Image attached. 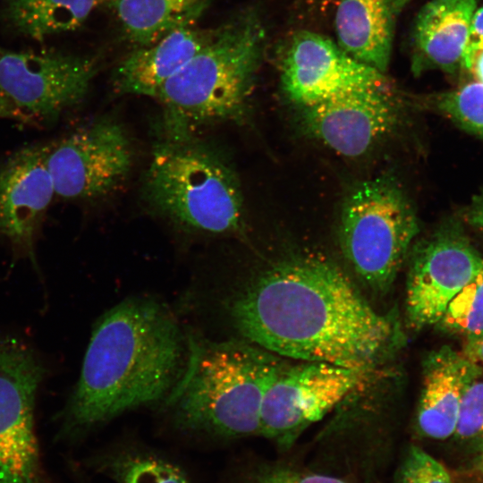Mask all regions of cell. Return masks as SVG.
<instances>
[{"mask_svg": "<svg viewBox=\"0 0 483 483\" xmlns=\"http://www.w3.org/2000/svg\"><path fill=\"white\" fill-rule=\"evenodd\" d=\"M222 302L244 340L280 357L373 369L402 343L394 315L375 310L319 254L273 261L235 284Z\"/></svg>", "mask_w": 483, "mask_h": 483, "instance_id": "obj_1", "label": "cell"}, {"mask_svg": "<svg viewBox=\"0 0 483 483\" xmlns=\"http://www.w3.org/2000/svg\"><path fill=\"white\" fill-rule=\"evenodd\" d=\"M188 343L172 310L154 297L131 296L106 311L57 416V438L79 441L128 411L165 402L185 369Z\"/></svg>", "mask_w": 483, "mask_h": 483, "instance_id": "obj_2", "label": "cell"}, {"mask_svg": "<svg viewBox=\"0 0 483 483\" xmlns=\"http://www.w3.org/2000/svg\"><path fill=\"white\" fill-rule=\"evenodd\" d=\"M188 340L185 369L164 402L172 429L203 444L259 436L263 396L285 362L244 339Z\"/></svg>", "mask_w": 483, "mask_h": 483, "instance_id": "obj_3", "label": "cell"}, {"mask_svg": "<svg viewBox=\"0 0 483 483\" xmlns=\"http://www.w3.org/2000/svg\"><path fill=\"white\" fill-rule=\"evenodd\" d=\"M258 12L242 11L212 30L208 42L160 88L163 133L193 134L221 123L242 122L265 46Z\"/></svg>", "mask_w": 483, "mask_h": 483, "instance_id": "obj_4", "label": "cell"}, {"mask_svg": "<svg viewBox=\"0 0 483 483\" xmlns=\"http://www.w3.org/2000/svg\"><path fill=\"white\" fill-rule=\"evenodd\" d=\"M163 135L145 175L144 193L150 206L188 231L242 235V191L229 163L193 134Z\"/></svg>", "mask_w": 483, "mask_h": 483, "instance_id": "obj_5", "label": "cell"}, {"mask_svg": "<svg viewBox=\"0 0 483 483\" xmlns=\"http://www.w3.org/2000/svg\"><path fill=\"white\" fill-rule=\"evenodd\" d=\"M418 233L414 208L389 175L360 182L343 201L339 245L359 278L375 291L392 285Z\"/></svg>", "mask_w": 483, "mask_h": 483, "instance_id": "obj_6", "label": "cell"}, {"mask_svg": "<svg viewBox=\"0 0 483 483\" xmlns=\"http://www.w3.org/2000/svg\"><path fill=\"white\" fill-rule=\"evenodd\" d=\"M46 375L30 346L0 336V483H46L34 414Z\"/></svg>", "mask_w": 483, "mask_h": 483, "instance_id": "obj_7", "label": "cell"}, {"mask_svg": "<svg viewBox=\"0 0 483 483\" xmlns=\"http://www.w3.org/2000/svg\"><path fill=\"white\" fill-rule=\"evenodd\" d=\"M369 372L372 369L325 362L284 363L263 396L259 436L290 445L306 427L359 388Z\"/></svg>", "mask_w": 483, "mask_h": 483, "instance_id": "obj_8", "label": "cell"}, {"mask_svg": "<svg viewBox=\"0 0 483 483\" xmlns=\"http://www.w3.org/2000/svg\"><path fill=\"white\" fill-rule=\"evenodd\" d=\"M47 165L55 196L92 199L123 182L132 165V151L122 125L100 119L51 143Z\"/></svg>", "mask_w": 483, "mask_h": 483, "instance_id": "obj_9", "label": "cell"}, {"mask_svg": "<svg viewBox=\"0 0 483 483\" xmlns=\"http://www.w3.org/2000/svg\"><path fill=\"white\" fill-rule=\"evenodd\" d=\"M97 72L93 58L0 47V89L29 122H53L87 94Z\"/></svg>", "mask_w": 483, "mask_h": 483, "instance_id": "obj_10", "label": "cell"}, {"mask_svg": "<svg viewBox=\"0 0 483 483\" xmlns=\"http://www.w3.org/2000/svg\"><path fill=\"white\" fill-rule=\"evenodd\" d=\"M483 266V258L457 225H444L413 247L407 277L409 326L437 324L448 304Z\"/></svg>", "mask_w": 483, "mask_h": 483, "instance_id": "obj_11", "label": "cell"}, {"mask_svg": "<svg viewBox=\"0 0 483 483\" xmlns=\"http://www.w3.org/2000/svg\"><path fill=\"white\" fill-rule=\"evenodd\" d=\"M285 96L305 106L342 95L387 87L383 72L348 55L331 39L301 31L292 39L281 65Z\"/></svg>", "mask_w": 483, "mask_h": 483, "instance_id": "obj_12", "label": "cell"}, {"mask_svg": "<svg viewBox=\"0 0 483 483\" xmlns=\"http://www.w3.org/2000/svg\"><path fill=\"white\" fill-rule=\"evenodd\" d=\"M301 128L335 153L360 157L391 134L401 122V106L389 87L342 95L301 106Z\"/></svg>", "mask_w": 483, "mask_h": 483, "instance_id": "obj_13", "label": "cell"}, {"mask_svg": "<svg viewBox=\"0 0 483 483\" xmlns=\"http://www.w3.org/2000/svg\"><path fill=\"white\" fill-rule=\"evenodd\" d=\"M50 144L15 152L0 169V237L30 254L38 226L55 196L48 169Z\"/></svg>", "mask_w": 483, "mask_h": 483, "instance_id": "obj_14", "label": "cell"}, {"mask_svg": "<svg viewBox=\"0 0 483 483\" xmlns=\"http://www.w3.org/2000/svg\"><path fill=\"white\" fill-rule=\"evenodd\" d=\"M480 374V365L449 346L432 351L426 357L417 411L422 434L435 439L454 435L462 398Z\"/></svg>", "mask_w": 483, "mask_h": 483, "instance_id": "obj_15", "label": "cell"}, {"mask_svg": "<svg viewBox=\"0 0 483 483\" xmlns=\"http://www.w3.org/2000/svg\"><path fill=\"white\" fill-rule=\"evenodd\" d=\"M212 30L186 25L148 46L136 47L114 70L115 89L121 94L156 98L162 85L208 42Z\"/></svg>", "mask_w": 483, "mask_h": 483, "instance_id": "obj_16", "label": "cell"}, {"mask_svg": "<svg viewBox=\"0 0 483 483\" xmlns=\"http://www.w3.org/2000/svg\"><path fill=\"white\" fill-rule=\"evenodd\" d=\"M477 0H431L419 13L413 30L415 68L449 73L462 68L470 41Z\"/></svg>", "mask_w": 483, "mask_h": 483, "instance_id": "obj_17", "label": "cell"}, {"mask_svg": "<svg viewBox=\"0 0 483 483\" xmlns=\"http://www.w3.org/2000/svg\"><path fill=\"white\" fill-rule=\"evenodd\" d=\"M406 0H339L338 45L359 62L381 72L388 67L395 19Z\"/></svg>", "mask_w": 483, "mask_h": 483, "instance_id": "obj_18", "label": "cell"}, {"mask_svg": "<svg viewBox=\"0 0 483 483\" xmlns=\"http://www.w3.org/2000/svg\"><path fill=\"white\" fill-rule=\"evenodd\" d=\"M84 466L110 483H192L177 458L136 439L114 441L98 449Z\"/></svg>", "mask_w": 483, "mask_h": 483, "instance_id": "obj_19", "label": "cell"}, {"mask_svg": "<svg viewBox=\"0 0 483 483\" xmlns=\"http://www.w3.org/2000/svg\"><path fill=\"white\" fill-rule=\"evenodd\" d=\"M210 0H112L128 39L148 46L168 32L194 24Z\"/></svg>", "mask_w": 483, "mask_h": 483, "instance_id": "obj_20", "label": "cell"}, {"mask_svg": "<svg viewBox=\"0 0 483 483\" xmlns=\"http://www.w3.org/2000/svg\"><path fill=\"white\" fill-rule=\"evenodd\" d=\"M98 0H7V16L21 33L34 39L79 28Z\"/></svg>", "mask_w": 483, "mask_h": 483, "instance_id": "obj_21", "label": "cell"}, {"mask_svg": "<svg viewBox=\"0 0 483 483\" xmlns=\"http://www.w3.org/2000/svg\"><path fill=\"white\" fill-rule=\"evenodd\" d=\"M437 324L445 331L465 335L466 339L483 332V266L450 301Z\"/></svg>", "mask_w": 483, "mask_h": 483, "instance_id": "obj_22", "label": "cell"}, {"mask_svg": "<svg viewBox=\"0 0 483 483\" xmlns=\"http://www.w3.org/2000/svg\"><path fill=\"white\" fill-rule=\"evenodd\" d=\"M431 106L462 129L483 135V84L467 83L459 89L435 95Z\"/></svg>", "mask_w": 483, "mask_h": 483, "instance_id": "obj_23", "label": "cell"}, {"mask_svg": "<svg viewBox=\"0 0 483 483\" xmlns=\"http://www.w3.org/2000/svg\"><path fill=\"white\" fill-rule=\"evenodd\" d=\"M216 483H347L322 474L299 471L281 467H261L246 474L234 467L225 466Z\"/></svg>", "mask_w": 483, "mask_h": 483, "instance_id": "obj_24", "label": "cell"}, {"mask_svg": "<svg viewBox=\"0 0 483 483\" xmlns=\"http://www.w3.org/2000/svg\"><path fill=\"white\" fill-rule=\"evenodd\" d=\"M454 435L461 439L476 441L483 453V381L477 379L467 389Z\"/></svg>", "mask_w": 483, "mask_h": 483, "instance_id": "obj_25", "label": "cell"}, {"mask_svg": "<svg viewBox=\"0 0 483 483\" xmlns=\"http://www.w3.org/2000/svg\"><path fill=\"white\" fill-rule=\"evenodd\" d=\"M399 483H453L445 468L424 450L412 446L401 468Z\"/></svg>", "mask_w": 483, "mask_h": 483, "instance_id": "obj_26", "label": "cell"}, {"mask_svg": "<svg viewBox=\"0 0 483 483\" xmlns=\"http://www.w3.org/2000/svg\"><path fill=\"white\" fill-rule=\"evenodd\" d=\"M462 68L465 69L475 81L483 84V40H470L463 55Z\"/></svg>", "mask_w": 483, "mask_h": 483, "instance_id": "obj_27", "label": "cell"}, {"mask_svg": "<svg viewBox=\"0 0 483 483\" xmlns=\"http://www.w3.org/2000/svg\"><path fill=\"white\" fill-rule=\"evenodd\" d=\"M0 118L11 119L19 122H29L26 115L20 111L16 106L0 89Z\"/></svg>", "mask_w": 483, "mask_h": 483, "instance_id": "obj_28", "label": "cell"}, {"mask_svg": "<svg viewBox=\"0 0 483 483\" xmlns=\"http://www.w3.org/2000/svg\"><path fill=\"white\" fill-rule=\"evenodd\" d=\"M463 352L477 364L483 365V332L466 339Z\"/></svg>", "mask_w": 483, "mask_h": 483, "instance_id": "obj_29", "label": "cell"}, {"mask_svg": "<svg viewBox=\"0 0 483 483\" xmlns=\"http://www.w3.org/2000/svg\"><path fill=\"white\" fill-rule=\"evenodd\" d=\"M470 224L483 228V195L479 196L472 203L468 214Z\"/></svg>", "mask_w": 483, "mask_h": 483, "instance_id": "obj_30", "label": "cell"}, {"mask_svg": "<svg viewBox=\"0 0 483 483\" xmlns=\"http://www.w3.org/2000/svg\"><path fill=\"white\" fill-rule=\"evenodd\" d=\"M470 40H483V6L474 13Z\"/></svg>", "mask_w": 483, "mask_h": 483, "instance_id": "obj_31", "label": "cell"}, {"mask_svg": "<svg viewBox=\"0 0 483 483\" xmlns=\"http://www.w3.org/2000/svg\"><path fill=\"white\" fill-rule=\"evenodd\" d=\"M475 467L479 471L483 473V453L476 460Z\"/></svg>", "mask_w": 483, "mask_h": 483, "instance_id": "obj_32", "label": "cell"}]
</instances>
